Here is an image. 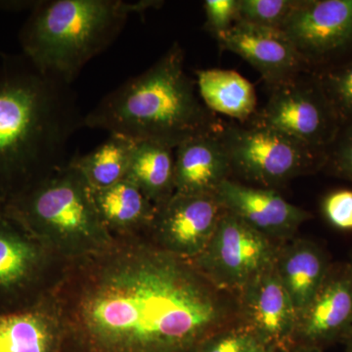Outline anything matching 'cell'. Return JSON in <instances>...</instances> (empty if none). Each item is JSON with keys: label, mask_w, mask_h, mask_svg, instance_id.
Masks as SVG:
<instances>
[{"label": "cell", "mask_w": 352, "mask_h": 352, "mask_svg": "<svg viewBox=\"0 0 352 352\" xmlns=\"http://www.w3.org/2000/svg\"><path fill=\"white\" fill-rule=\"evenodd\" d=\"M322 170L352 182V120L340 126L335 140L326 151Z\"/></svg>", "instance_id": "484cf974"}, {"label": "cell", "mask_w": 352, "mask_h": 352, "mask_svg": "<svg viewBox=\"0 0 352 352\" xmlns=\"http://www.w3.org/2000/svg\"><path fill=\"white\" fill-rule=\"evenodd\" d=\"M340 124L352 120V58L314 72Z\"/></svg>", "instance_id": "603a6c76"}, {"label": "cell", "mask_w": 352, "mask_h": 352, "mask_svg": "<svg viewBox=\"0 0 352 352\" xmlns=\"http://www.w3.org/2000/svg\"><path fill=\"white\" fill-rule=\"evenodd\" d=\"M266 349L271 347L266 346L251 329L240 323L215 333L199 352H263Z\"/></svg>", "instance_id": "d4e9b609"}, {"label": "cell", "mask_w": 352, "mask_h": 352, "mask_svg": "<svg viewBox=\"0 0 352 352\" xmlns=\"http://www.w3.org/2000/svg\"><path fill=\"white\" fill-rule=\"evenodd\" d=\"M263 352H275V351L273 349H266L265 351H263Z\"/></svg>", "instance_id": "1f68e13d"}, {"label": "cell", "mask_w": 352, "mask_h": 352, "mask_svg": "<svg viewBox=\"0 0 352 352\" xmlns=\"http://www.w3.org/2000/svg\"><path fill=\"white\" fill-rule=\"evenodd\" d=\"M282 31L310 69L333 66L352 52V0H300Z\"/></svg>", "instance_id": "30bf717a"}, {"label": "cell", "mask_w": 352, "mask_h": 352, "mask_svg": "<svg viewBox=\"0 0 352 352\" xmlns=\"http://www.w3.org/2000/svg\"><path fill=\"white\" fill-rule=\"evenodd\" d=\"M173 150L157 143L136 142L124 178L140 189L156 208L175 194Z\"/></svg>", "instance_id": "44dd1931"}, {"label": "cell", "mask_w": 352, "mask_h": 352, "mask_svg": "<svg viewBox=\"0 0 352 352\" xmlns=\"http://www.w3.org/2000/svg\"><path fill=\"white\" fill-rule=\"evenodd\" d=\"M0 352H65L63 326L51 295L29 309L0 314Z\"/></svg>", "instance_id": "e0dca14e"}, {"label": "cell", "mask_w": 352, "mask_h": 352, "mask_svg": "<svg viewBox=\"0 0 352 352\" xmlns=\"http://www.w3.org/2000/svg\"><path fill=\"white\" fill-rule=\"evenodd\" d=\"M205 29L215 38L240 21V0H206Z\"/></svg>", "instance_id": "4316f807"}, {"label": "cell", "mask_w": 352, "mask_h": 352, "mask_svg": "<svg viewBox=\"0 0 352 352\" xmlns=\"http://www.w3.org/2000/svg\"><path fill=\"white\" fill-rule=\"evenodd\" d=\"M51 296L65 352H199L242 323L236 294L148 236L71 261Z\"/></svg>", "instance_id": "6da1fadb"}, {"label": "cell", "mask_w": 352, "mask_h": 352, "mask_svg": "<svg viewBox=\"0 0 352 352\" xmlns=\"http://www.w3.org/2000/svg\"><path fill=\"white\" fill-rule=\"evenodd\" d=\"M16 217L66 263L105 250L113 242L97 212L94 190L69 163L6 201Z\"/></svg>", "instance_id": "5b68a950"}, {"label": "cell", "mask_w": 352, "mask_h": 352, "mask_svg": "<svg viewBox=\"0 0 352 352\" xmlns=\"http://www.w3.org/2000/svg\"><path fill=\"white\" fill-rule=\"evenodd\" d=\"M322 214L328 223L342 231H352V190L330 192L322 201Z\"/></svg>", "instance_id": "83f0119b"}, {"label": "cell", "mask_w": 352, "mask_h": 352, "mask_svg": "<svg viewBox=\"0 0 352 352\" xmlns=\"http://www.w3.org/2000/svg\"><path fill=\"white\" fill-rule=\"evenodd\" d=\"M220 129L190 139L175 148V193L215 194L222 182L232 177Z\"/></svg>", "instance_id": "2e32d148"}, {"label": "cell", "mask_w": 352, "mask_h": 352, "mask_svg": "<svg viewBox=\"0 0 352 352\" xmlns=\"http://www.w3.org/2000/svg\"><path fill=\"white\" fill-rule=\"evenodd\" d=\"M135 141L110 134L107 140L83 156L69 163L78 168L94 190L109 188L126 178Z\"/></svg>", "instance_id": "7402d4cb"}, {"label": "cell", "mask_w": 352, "mask_h": 352, "mask_svg": "<svg viewBox=\"0 0 352 352\" xmlns=\"http://www.w3.org/2000/svg\"><path fill=\"white\" fill-rule=\"evenodd\" d=\"M332 264L327 251L314 241L295 237L280 245L275 267L298 314L316 295Z\"/></svg>", "instance_id": "ac0fdd59"}, {"label": "cell", "mask_w": 352, "mask_h": 352, "mask_svg": "<svg viewBox=\"0 0 352 352\" xmlns=\"http://www.w3.org/2000/svg\"><path fill=\"white\" fill-rule=\"evenodd\" d=\"M157 0H38L19 34L22 53L41 71L73 85L88 62L117 39L132 13Z\"/></svg>", "instance_id": "277c9868"}, {"label": "cell", "mask_w": 352, "mask_h": 352, "mask_svg": "<svg viewBox=\"0 0 352 352\" xmlns=\"http://www.w3.org/2000/svg\"><path fill=\"white\" fill-rule=\"evenodd\" d=\"M215 197L223 210L278 243L296 237L300 227L312 219L302 208L289 203L274 189L252 186L229 178Z\"/></svg>", "instance_id": "4fadbf2b"}, {"label": "cell", "mask_w": 352, "mask_h": 352, "mask_svg": "<svg viewBox=\"0 0 352 352\" xmlns=\"http://www.w3.org/2000/svg\"><path fill=\"white\" fill-rule=\"evenodd\" d=\"M275 352H323L322 349H317V347L302 346V344H292L285 349H278Z\"/></svg>", "instance_id": "f546056e"}, {"label": "cell", "mask_w": 352, "mask_h": 352, "mask_svg": "<svg viewBox=\"0 0 352 352\" xmlns=\"http://www.w3.org/2000/svg\"><path fill=\"white\" fill-rule=\"evenodd\" d=\"M352 330V264H332L327 277L298 314L293 344L325 347L344 342Z\"/></svg>", "instance_id": "7c38bea8"}, {"label": "cell", "mask_w": 352, "mask_h": 352, "mask_svg": "<svg viewBox=\"0 0 352 352\" xmlns=\"http://www.w3.org/2000/svg\"><path fill=\"white\" fill-rule=\"evenodd\" d=\"M94 198L102 223L113 239L149 235L156 206L129 180L94 190Z\"/></svg>", "instance_id": "d6986e66"}, {"label": "cell", "mask_w": 352, "mask_h": 352, "mask_svg": "<svg viewBox=\"0 0 352 352\" xmlns=\"http://www.w3.org/2000/svg\"><path fill=\"white\" fill-rule=\"evenodd\" d=\"M349 263H351L352 264V256H351V261H349Z\"/></svg>", "instance_id": "d6a6232c"}, {"label": "cell", "mask_w": 352, "mask_h": 352, "mask_svg": "<svg viewBox=\"0 0 352 352\" xmlns=\"http://www.w3.org/2000/svg\"><path fill=\"white\" fill-rule=\"evenodd\" d=\"M270 89V98L251 124L282 132L326 155L342 124L314 72Z\"/></svg>", "instance_id": "ba28073f"}, {"label": "cell", "mask_w": 352, "mask_h": 352, "mask_svg": "<svg viewBox=\"0 0 352 352\" xmlns=\"http://www.w3.org/2000/svg\"><path fill=\"white\" fill-rule=\"evenodd\" d=\"M241 321L266 346L293 344L298 311L274 265L259 273L237 294Z\"/></svg>", "instance_id": "9a60e30c"}, {"label": "cell", "mask_w": 352, "mask_h": 352, "mask_svg": "<svg viewBox=\"0 0 352 352\" xmlns=\"http://www.w3.org/2000/svg\"><path fill=\"white\" fill-rule=\"evenodd\" d=\"M217 39L222 50L252 65L270 88L312 72L282 30L239 21Z\"/></svg>", "instance_id": "5bb4252c"}, {"label": "cell", "mask_w": 352, "mask_h": 352, "mask_svg": "<svg viewBox=\"0 0 352 352\" xmlns=\"http://www.w3.org/2000/svg\"><path fill=\"white\" fill-rule=\"evenodd\" d=\"M220 138L240 182L277 190L291 180L323 170L326 155L282 132L258 124H223Z\"/></svg>", "instance_id": "8992f818"}, {"label": "cell", "mask_w": 352, "mask_h": 352, "mask_svg": "<svg viewBox=\"0 0 352 352\" xmlns=\"http://www.w3.org/2000/svg\"><path fill=\"white\" fill-rule=\"evenodd\" d=\"M281 244L223 210L212 239L191 261L217 288L237 295L274 265Z\"/></svg>", "instance_id": "9c48e42d"}, {"label": "cell", "mask_w": 352, "mask_h": 352, "mask_svg": "<svg viewBox=\"0 0 352 352\" xmlns=\"http://www.w3.org/2000/svg\"><path fill=\"white\" fill-rule=\"evenodd\" d=\"M342 344H344V352H352V330Z\"/></svg>", "instance_id": "4dcf8cb0"}, {"label": "cell", "mask_w": 352, "mask_h": 352, "mask_svg": "<svg viewBox=\"0 0 352 352\" xmlns=\"http://www.w3.org/2000/svg\"><path fill=\"white\" fill-rule=\"evenodd\" d=\"M222 212L215 194L175 193L157 208L148 237L164 251L193 261L212 239Z\"/></svg>", "instance_id": "8fae6325"}, {"label": "cell", "mask_w": 352, "mask_h": 352, "mask_svg": "<svg viewBox=\"0 0 352 352\" xmlns=\"http://www.w3.org/2000/svg\"><path fill=\"white\" fill-rule=\"evenodd\" d=\"M68 263L0 201V314L22 311L43 302Z\"/></svg>", "instance_id": "52a82bcc"}, {"label": "cell", "mask_w": 352, "mask_h": 352, "mask_svg": "<svg viewBox=\"0 0 352 352\" xmlns=\"http://www.w3.org/2000/svg\"><path fill=\"white\" fill-rule=\"evenodd\" d=\"M197 87L203 103L212 113L245 122L256 113V89L251 82L232 69L197 72Z\"/></svg>", "instance_id": "ffe728a7"}, {"label": "cell", "mask_w": 352, "mask_h": 352, "mask_svg": "<svg viewBox=\"0 0 352 352\" xmlns=\"http://www.w3.org/2000/svg\"><path fill=\"white\" fill-rule=\"evenodd\" d=\"M300 0H240V21L282 30Z\"/></svg>", "instance_id": "cb8c5ba5"}, {"label": "cell", "mask_w": 352, "mask_h": 352, "mask_svg": "<svg viewBox=\"0 0 352 352\" xmlns=\"http://www.w3.org/2000/svg\"><path fill=\"white\" fill-rule=\"evenodd\" d=\"M83 118L71 83L23 53L0 51V201H9L68 162Z\"/></svg>", "instance_id": "7a4b0ae2"}, {"label": "cell", "mask_w": 352, "mask_h": 352, "mask_svg": "<svg viewBox=\"0 0 352 352\" xmlns=\"http://www.w3.org/2000/svg\"><path fill=\"white\" fill-rule=\"evenodd\" d=\"M38 0H13V1H0V9L8 11H24L29 10L30 12L38 4Z\"/></svg>", "instance_id": "f1b7e54d"}, {"label": "cell", "mask_w": 352, "mask_h": 352, "mask_svg": "<svg viewBox=\"0 0 352 352\" xmlns=\"http://www.w3.org/2000/svg\"><path fill=\"white\" fill-rule=\"evenodd\" d=\"M222 126L199 99L177 43L149 69L109 92L83 118V127L173 149Z\"/></svg>", "instance_id": "3957f363"}]
</instances>
